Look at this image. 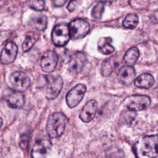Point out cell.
Instances as JSON below:
<instances>
[{
    "mask_svg": "<svg viewBox=\"0 0 158 158\" xmlns=\"http://www.w3.org/2000/svg\"><path fill=\"white\" fill-rule=\"evenodd\" d=\"M118 65L115 56H112L105 60L101 65V73L104 77H109Z\"/></svg>",
    "mask_w": 158,
    "mask_h": 158,
    "instance_id": "obj_18",
    "label": "cell"
},
{
    "mask_svg": "<svg viewBox=\"0 0 158 158\" xmlns=\"http://www.w3.org/2000/svg\"><path fill=\"white\" fill-rule=\"evenodd\" d=\"M58 62L57 54L51 50L46 51L41 58V67L42 70L47 73L53 72Z\"/></svg>",
    "mask_w": 158,
    "mask_h": 158,
    "instance_id": "obj_10",
    "label": "cell"
},
{
    "mask_svg": "<svg viewBox=\"0 0 158 158\" xmlns=\"http://www.w3.org/2000/svg\"><path fill=\"white\" fill-rule=\"evenodd\" d=\"M2 98L7 105L12 109H20L25 104V97L21 91L12 88H5L2 92Z\"/></svg>",
    "mask_w": 158,
    "mask_h": 158,
    "instance_id": "obj_6",
    "label": "cell"
},
{
    "mask_svg": "<svg viewBox=\"0 0 158 158\" xmlns=\"http://www.w3.org/2000/svg\"><path fill=\"white\" fill-rule=\"evenodd\" d=\"M68 0H51L52 4L55 7L63 6Z\"/></svg>",
    "mask_w": 158,
    "mask_h": 158,
    "instance_id": "obj_28",
    "label": "cell"
},
{
    "mask_svg": "<svg viewBox=\"0 0 158 158\" xmlns=\"http://www.w3.org/2000/svg\"><path fill=\"white\" fill-rule=\"evenodd\" d=\"M151 20L154 23H158V9L153 12L151 17Z\"/></svg>",
    "mask_w": 158,
    "mask_h": 158,
    "instance_id": "obj_29",
    "label": "cell"
},
{
    "mask_svg": "<svg viewBox=\"0 0 158 158\" xmlns=\"http://www.w3.org/2000/svg\"><path fill=\"white\" fill-rule=\"evenodd\" d=\"M70 37L72 40L83 38L89 33L90 25L89 23L82 19H76L69 24Z\"/></svg>",
    "mask_w": 158,
    "mask_h": 158,
    "instance_id": "obj_5",
    "label": "cell"
},
{
    "mask_svg": "<svg viewBox=\"0 0 158 158\" xmlns=\"http://www.w3.org/2000/svg\"><path fill=\"white\" fill-rule=\"evenodd\" d=\"M134 84L138 88L149 89L154 84V78L150 73H142L135 79Z\"/></svg>",
    "mask_w": 158,
    "mask_h": 158,
    "instance_id": "obj_16",
    "label": "cell"
},
{
    "mask_svg": "<svg viewBox=\"0 0 158 158\" xmlns=\"http://www.w3.org/2000/svg\"><path fill=\"white\" fill-rule=\"evenodd\" d=\"M47 17L43 14L33 15L30 20V25L38 31L44 30L47 27Z\"/></svg>",
    "mask_w": 158,
    "mask_h": 158,
    "instance_id": "obj_17",
    "label": "cell"
},
{
    "mask_svg": "<svg viewBox=\"0 0 158 158\" xmlns=\"http://www.w3.org/2000/svg\"><path fill=\"white\" fill-rule=\"evenodd\" d=\"M112 40L109 37L101 38L98 43V49L99 51L105 55H108L114 51V48L111 45Z\"/></svg>",
    "mask_w": 158,
    "mask_h": 158,
    "instance_id": "obj_19",
    "label": "cell"
},
{
    "mask_svg": "<svg viewBox=\"0 0 158 158\" xmlns=\"http://www.w3.org/2000/svg\"><path fill=\"white\" fill-rule=\"evenodd\" d=\"M99 1H100V2H103V3H105V2H112L114 0H99Z\"/></svg>",
    "mask_w": 158,
    "mask_h": 158,
    "instance_id": "obj_30",
    "label": "cell"
},
{
    "mask_svg": "<svg viewBox=\"0 0 158 158\" xmlns=\"http://www.w3.org/2000/svg\"><path fill=\"white\" fill-rule=\"evenodd\" d=\"M9 83L13 89L23 92L29 88L31 81L30 77L25 73L21 71H15L10 74Z\"/></svg>",
    "mask_w": 158,
    "mask_h": 158,
    "instance_id": "obj_7",
    "label": "cell"
},
{
    "mask_svg": "<svg viewBox=\"0 0 158 158\" xmlns=\"http://www.w3.org/2000/svg\"><path fill=\"white\" fill-rule=\"evenodd\" d=\"M86 55L82 52H75L69 59V70L73 74H78L81 72L86 62Z\"/></svg>",
    "mask_w": 158,
    "mask_h": 158,
    "instance_id": "obj_11",
    "label": "cell"
},
{
    "mask_svg": "<svg viewBox=\"0 0 158 158\" xmlns=\"http://www.w3.org/2000/svg\"><path fill=\"white\" fill-rule=\"evenodd\" d=\"M104 10V3L99 1L96 6H94V7L92 9V11H91L92 17L96 20L101 19L103 14Z\"/></svg>",
    "mask_w": 158,
    "mask_h": 158,
    "instance_id": "obj_23",
    "label": "cell"
},
{
    "mask_svg": "<svg viewBox=\"0 0 158 158\" xmlns=\"http://www.w3.org/2000/svg\"><path fill=\"white\" fill-rule=\"evenodd\" d=\"M68 118L61 112H54L51 114L47 120L46 130L51 138H57L60 136L64 130Z\"/></svg>",
    "mask_w": 158,
    "mask_h": 158,
    "instance_id": "obj_1",
    "label": "cell"
},
{
    "mask_svg": "<svg viewBox=\"0 0 158 158\" xmlns=\"http://www.w3.org/2000/svg\"><path fill=\"white\" fill-rule=\"evenodd\" d=\"M30 141V135L29 133H24L20 136L19 141V146L22 149H26Z\"/></svg>",
    "mask_w": 158,
    "mask_h": 158,
    "instance_id": "obj_26",
    "label": "cell"
},
{
    "mask_svg": "<svg viewBox=\"0 0 158 158\" xmlns=\"http://www.w3.org/2000/svg\"><path fill=\"white\" fill-rule=\"evenodd\" d=\"M18 52V47L13 41L7 42L1 54V62L2 64L7 65L12 63L16 59Z\"/></svg>",
    "mask_w": 158,
    "mask_h": 158,
    "instance_id": "obj_12",
    "label": "cell"
},
{
    "mask_svg": "<svg viewBox=\"0 0 158 158\" xmlns=\"http://www.w3.org/2000/svg\"><path fill=\"white\" fill-rule=\"evenodd\" d=\"M136 72L131 65L123 66L117 74L118 80L124 85H130L135 80Z\"/></svg>",
    "mask_w": 158,
    "mask_h": 158,
    "instance_id": "obj_14",
    "label": "cell"
},
{
    "mask_svg": "<svg viewBox=\"0 0 158 158\" xmlns=\"http://www.w3.org/2000/svg\"><path fill=\"white\" fill-rule=\"evenodd\" d=\"M38 40V37L36 33L30 32L28 33L25 38L24 41L22 43V50L23 52H27L30 51L33 45L35 44Z\"/></svg>",
    "mask_w": 158,
    "mask_h": 158,
    "instance_id": "obj_21",
    "label": "cell"
},
{
    "mask_svg": "<svg viewBox=\"0 0 158 158\" xmlns=\"http://www.w3.org/2000/svg\"><path fill=\"white\" fill-rule=\"evenodd\" d=\"M151 103V99L146 95L135 94L127 97L123 104L125 107L131 111H140L148 108Z\"/></svg>",
    "mask_w": 158,
    "mask_h": 158,
    "instance_id": "obj_3",
    "label": "cell"
},
{
    "mask_svg": "<svg viewBox=\"0 0 158 158\" xmlns=\"http://www.w3.org/2000/svg\"><path fill=\"white\" fill-rule=\"evenodd\" d=\"M137 156L158 157V135L142 138L136 146Z\"/></svg>",
    "mask_w": 158,
    "mask_h": 158,
    "instance_id": "obj_2",
    "label": "cell"
},
{
    "mask_svg": "<svg viewBox=\"0 0 158 158\" xmlns=\"http://www.w3.org/2000/svg\"><path fill=\"white\" fill-rule=\"evenodd\" d=\"M51 38L55 46H65L71 38L69 25L60 23L55 25L51 32Z\"/></svg>",
    "mask_w": 158,
    "mask_h": 158,
    "instance_id": "obj_4",
    "label": "cell"
},
{
    "mask_svg": "<svg viewBox=\"0 0 158 158\" xmlns=\"http://www.w3.org/2000/svg\"><path fill=\"white\" fill-rule=\"evenodd\" d=\"M98 110V102L94 99L88 101L82 107L79 117L85 123L91 122L94 117Z\"/></svg>",
    "mask_w": 158,
    "mask_h": 158,
    "instance_id": "obj_13",
    "label": "cell"
},
{
    "mask_svg": "<svg viewBox=\"0 0 158 158\" xmlns=\"http://www.w3.org/2000/svg\"><path fill=\"white\" fill-rule=\"evenodd\" d=\"M86 91L85 85L80 83L72 88L67 94L65 97L66 102L70 108L76 107L83 99Z\"/></svg>",
    "mask_w": 158,
    "mask_h": 158,
    "instance_id": "obj_9",
    "label": "cell"
},
{
    "mask_svg": "<svg viewBox=\"0 0 158 158\" xmlns=\"http://www.w3.org/2000/svg\"><path fill=\"white\" fill-rule=\"evenodd\" d=\"M139 22V19L137 15L135 14H130L126 16L123 21V26L126 28L133 29L135 28Z\"/></svg>",
    "mask_w": 158,
    "mask_h": 158,
    "instance_id": "obj_22",
    "label": "cell"
},
{
    "mask_svg": "<svg viewBox=\"0 0 158 158\" xmlns=\"http://www.w3.org/2000/svg\"><path fill=\"white\" fill-rule=\"evenodd\" d=\"M51 148V143L48 139H43L36 142L31 151L33 157H44L49 153Z\"/></svg>",
    "mask_w": 158,
    "mask_h": 158,
    "instance_id": "obj_15",
    "label": "cell"
},
{
    "mask_svg": "<svg viewBox=\"0 0 158 158\" xmlns=\"http://www.w3.org/2000/svg\"><path fill=\"white\" fill-rule=\"evenodd\" d=\"M28 5L32 9L41 11L44 9L45 2L43 0H30Z\"/></svg>",
    "mask_w": 158,
    "mask_h": 158,
    "instance_id": "obj_24",
    "label": "cell"
},
{
    "mask_svg": "<svg viewBox=\"0 0 158 158\" xmlns=\"http://www.w3.org/2000/svg\"><path fill=\"white\" fill-rule=\"evenodd\" d=\"M139 56V52L136 47H132L127 50L124 57L123 60L128 65H133L136 63Z\"/></svg>",
    "mask_w": 158,
    "mask_h": 158,
    "instance_id": "obj_20",
    "label": "cell"
},
{
    "mask_svg": "<svg viewBox=\"0 0 158 158\" xmlns=\"http://www.w3.org/2000/svg\"><path fill=\"white\" fill-rule=\"evenodd\" d=\"M46 87L45 90L46 97L48 99H54L57 97L63 86V80L60 76H46Z\"/></svg>",
    "mask_w": 158,
    "mask_h": 158,
    "instance_id": "obj_8",
    "label": "cell"
},
{
    "mask_svg": "<svg viewBox=\"0 0 158 158\" xmlns=\"http://www.w3.org/2000/svg\"><path fill=\"white\" fill-rule=\"evenodd\" d=\"M80 1L81 0H70L67 6L68 10L70 12H72L75 9L76 6L78 4Z\"/></svg>",
    "mask_w": 158,
    "mask_h": 158,
    "instance_id": "obj_27",
    "label": "cell"
},
{
    "mask_svg": "<svg viewBox=\"0 0 158 158\" xmlns=\"http://www.w3.org/2000/svg\"><path fill=\"white\" fill-rule=\"evenodd\" d=\"M130 4L134 8L142 9L146 7L149 4L148 0H129Z\"/></svg>",
    "mask_w": 158,
    "mask_h": 158,
    "instance_id": "obj_25",
    "label": "cell"
}]
</instances>
